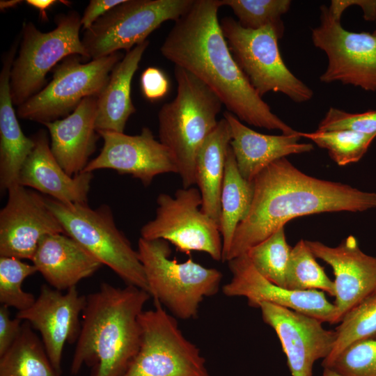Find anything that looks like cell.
<instances>
[{"label":"cell","instance_id":"ab89813d","mask_svg":"<svg viewBox=\"0 0 376 376\" xmlns=\"http://www.w3.org/2000/svg\"><path fill=\"white\" fill-rule=\"evenodd\" d=\"M354 5L361 8L366 20L376 21V0H333L328 8L335 17L340 19L345 10Z\"/></svg>","mask_w":376,"mask_h":376},{"label":"cell","instance_id":"83f0119b","mask_svg":"<svg viewBox=\"0 0 376 376\" xmlns=\"http://www.w3.org/2000/svg\"><path fill=\"white\" fill-rule=\"evenodd\" d=\"M0 376H60L41 339L28 322L23 321L19 336L0 356Z\"/></svg>","mask_w":376,"mask_h":376},{"label":"cell","instance_id":"836d02e7","mask_svg":"<svg viewBox=\"0 0 376 376\" xmlns=\"http://www.w3.org/2000/svg\"><path fill=\"white\" fill-rule=\"evenodd\" d=\"M37 272L36 267L22 260L0 256V302L1 305L18 311L31 307L36 301L34 295L24 291L22 285L29 276Z\"/></svg>","mask_w":376,"mask_h":376},{"label":"cell","instance_id":"f546056e","mask_svg":"<svg viewBox=\"0 0 376 376\" xmlns=\"http://www.w3.org/2000/svg\"><path fill=\"white\" fill-rule=\"evenodd\" d=\"M285 288L297 291L320 290L335 296L334 282L316 261L304 240H300L291 249Z\"/></svg>","mask_w":376,"mask_h":376},{"label":"cell","instance_id":"ee69618b","mask_svg":"<svg viewBox=\"0 0 376 376\" xmlns=\"http://www.w3.org/2000/svg\"><path fill=\"white\" fill-rule=\"evenodd\" d=\"M374 32L376 33V30Z\"/></svg>","mask_w":376,"mask_h":376},{"label":"cell","instance_id":"484cf974","mask_svg":"<svg viewBox=\"0 0 376 376\" xmlns=\"http://www.w3.org/2000/svg\"><path fill=\"white\" fill-rule=\"evenodd\" d=\"M231 131L224 118L201 147L195 164L196 184L202 198L201 210L219 224L220 196Z\"/></svg>","mask_w":376,"mask_h":376},{"label":"cell","instance_id":"ffe728a7","mask_svg":"<svg viewBox=\"0 0 376 376\" xmlns=\"http://www.w3.org/2000/svg\"><path fill=\"white\" fill-rule=\"evenodd\" d=\"M97 115V97H87L68 116L43 124L53 155L70 176L83 172L96 150L100 137L95 128Z\"/></svg>","mask_w":376,"mask_h":376},{"label":"cell","instance_id":"f1b7e54d","mask_svg":"<svg viewBox=\"0 0 376 376\" xmlns=\"http://www.w3.org/2000/svg\"><path fill=\"white\" fill-rule=\"evenodd\" d=\"M331 352L322 363L328 367L347 347L363 340L376 339V291L348 311L334 330Z\"/></svg>","mask_w":376,"mask_h":376},{"label":"cell","instance_id":"603a6c76","mask_svg":"<svg viewBox=\"0 0 376 376\" xmlns=\"http://www.w3.org/2000/svg\"><path fill=\"white\" fill-rule=\"evenodd\" d=\"M17 37L2 57L0 72V189L8 191L19 185L22 167L32 152L35 142L22 132L13 108L10 93V70L17 47Z\"/></svg>","mask_w":376,"mask_h":376},{"label":"cell","instance_id":"d6a6232c","mask_svg":"<svg viewBox=\"0 0 376 376\" xmlns=\"http://www.w3.org/2000/svg\"><path fill=\"white\" fill-rule=\"evenodd\" d=\"M221 6L230 8L244 28L259 29L272 26L279 38L284 33L281 17L290 9V0H220Z\"/></svg>","mask_w":376,"mask_h":376},{"label":"cell","instance_id":"7402d4cb","mask_svg":"<svg viewBox=\"0 0 376 376\" xmlns=\"http://www.w3.org/2000/svg\"><path fill=\"white\" fill-rule=\"evenodd\" d=\"M224 118L230 127V146L239 171L249 182L274 161L313 149L311 143L299 142L298 131L293 134H265L247 127L228 111L224 113Z\"/></svg>","mask_w":376,"mask_h":376},{"label":"cell","instance_id":"5bb4252c","mask_svg":"<svg viewBox=\"0 0 376 376\" xmlns=\"http://www.w3.org/2000/svg\"><path fill=\"white\" fill-rule=\"evenodd\" d=\"M7 191L0 211V256L31 260L45 236L65 231L45 196L21 185Z\"/></svg>","mask_w":376,"mask_h":376},{"label":"cell","instance_id":"d4e9b609","mask_svg":"<svg viewBox=\"0 0 376 376\" xmlns=\"http://www.w3.org/2000/svg\"><path fill=\"white\" fill-rule=\"evenodd\" d=\"M148 45L147 40L134 47L113 68L107 86L97 97V132H124L129 118L136 111L131 97L132 78Z\"/></svg>","mask_w":376,"mask_h":376},{"label":"cell","instance_id":"6da1fadb","mask_svg":"<svg viewBox=\"0 0 376 376\" xmlns=\"http://www.w3.org/2000/svg\"><path fill=\"white\" fill-rule=\"evenodd\" d=\"M220 0H194L174 22L160 52L209 87L227 111L249 125L297 132L275 115L249 83L234 59L218 19Z\"/></svg>","mask_w":376,"mask_h":376},{"label":"cell","instance_id":"60d3db41","mask_svg":"<svg viewBox=\"0 0 376 376\" xmlns=\"http://www.w3.org/2000/svg\"><path fill=\"white\" fill-rule=\"evenodd\" d=\"M62 1L56 0H26L25 3L36 9L39 12L40 19L42 21H48L47 10L51 8L56 3Z\"/></svg>","mask_w":376,"mask_h":376},{"label":"cell","instance_id":"b9f144b4","mask_svg":"<svg viewBox=\"0 0 376 376\" xmlns=\"http://www.w3.org/2000/svg\"><path fill=\"white\" fill-rule=\"evenodd\" d=\"M23 1L21 0H1L0 1V10L2 11L17 7L21 4Z\"/></svg>","mask_w":376,"mask_h":376},{"label":"cell","instance_id":"e575fe53","mask_svg":"<svg viewBox=\"0 0 376 376\" xmlns=\"http://www.w3.org/2000/svg\"><path fill=\"white\" fill-rule=\"evenodd\" d=\"M328 367L343 376H376V339L351 345Z\"/></svg>","mask_w":376,"mask_h":376},{"label":"cell","instance_id":"f35d334b","mask_svg":"<svg viewBox=\"0 0 376 376\" xmlns=\"http://www.w3.org/2000/svg\"><path fill=\"white\" fill-rule=\"evenodd\" d=\"M124 0H91L81 17L82 29L88 30L102 15Z\"/></svg>","mask_w":376,"mask_h":376},{"label":"cell","instance_id":"9a60e30c","mask_svg":"<svg viewBox=\"0 0 376 376\" xmlns=\"http://www.w3.org/2000/svg\"><path fill=\"white\" fill-rule=\"evenodd\" d=\"M103 140L99 155L90 160L83 172L112 169L129 174L148 186L158 175L178 173V167L168 148L157 140L148 127L139 134L98 131Z\"/></svg>","mask_w":376,"mask_h":376},{"label":"cell","instance_id":"d6986e66","mask_svg":"<svg viewBox=\"0 0 376 376\" xmlns=\"http://www.w3.org/2000/svg\"><path fill=\"white\" fill-rule=\"evenodd\" d=\"M306 243L315 258L333 269L339 323L348 311L376 291V257L365 253L353 235L334 247L319 241L306 240Z\"/></svg>","mask_w":376,"mask_h":376},{"label":"cell","instance_id":"7bdbcfd3","mask_svg":"<svg viewBox=\"0 0 376 376\" xmlns=\"http://www.w3.org/2000/svg\"><path fill=\"white\" fill-rule=\"evenodd\" d=\"M322 376H343V375L339 373L338 372H337L336 370H335L334 369L329 367H327V368H324Z\"/></svg>","mask_w":376,"mask_h":376},{"label":"cell","instance_id":"8992f818","mask_svg":"<svg viewBox=\"0 0 376 376\" xmlns=\"http://www.w3.org/2000/svg\"><path fill=\"white\" fill-rule=\"evenodd\" d=\"M45 201L66 235L109 267L127 285L149 293L137 250L118 228L109 205L91 208L88 203H61L50 197H45Z\"/></svg>","mask_w":376,"mask_h":376},{"label":"cell","instance_id":"1f68e13d","mask_svg":"<svg viewBox=\"0 0 376 376\" xmlns=\"http://www.w3.org/2000/svg\"><path fill=\"white\" fill-rule=\"evenodd\" d=\"M301 137L314 142L327 150L329 157L338 166L359 161L367 152L375 135L364 134L350 130L299 132Z\"/></svg>","mask_w":376,"mask_h":376},{"label":"cell","instance_id":"4dcf8cb0","mask_svg":"<svg viewBox=\"0 0 376 376\" xmlns=\"http://www.w3.org/2000/svg\"><path fill=\"white\" fill-rule=\"evenodd\" d=\"M291 249L286 241L285 228L282 227L267 239L251 247L245 254L263 277L285 288Z\"/></svg>","mask_w":376,"mask_h":376},{"label":"cell","instance_id":"4316f807","mask_svg":"<svg viewBox=\"0 0 376 376\" xmlns=\"http://www.w3.org/2000/svg\"><path fill=\"white\" fill-rule=\"evenodd\" d=\"M253 194V183L242 176L230 146L220 196L219 230L223 244L222 262H225L237 226L250 209Z\"/></svg>","mask_w":376,"mask_h":376},{"label":"cell","instance_id":"30bf717a","mask_svg":"<svg viewBox=\"0 0 376 376\" xmlns=\"http://www.w3.org/2000/svg\"><path fill=\"white\" fill-rule=\"evenodd\" d=\"M139 316V350L123 376H210L200 350L158 301Z\"/></svg>","mask_w":376,"mask_h":376},{"label":"cell","instance_id":"74e56055","mask_svg":"<svg viewBox=\"0 0 376 376\" xmlns=\"http://www.w3.org/2000/svg\"><path fill=\"white\" fill-rule=\"evenodd\" d=\"M23 321L18 318L12 319L9 307L0 306V356L3 355L19 336Z\"/></svg>","mask_w":376,"mask_h":376},{"label":"cell","instance_id":"4fadbf2b","mask_svg":"<svg viewBox=\"0 0 376 376\" xmlns=\"http://www.w3.org/2000/svg\"><path fill=\"white\" fill-rule=\"evenodd\" d=\"M320 24L312 29L313 45L327 57L324 83L340 82L376 91V33L345 29L328 6H320Z\"/></svg>","mask_w":376,"mask_h":376},{"label":"cell","instance_id":"e0dca14e","mask_svg":"<svg viewBox=\"0 0 376 376\" xmlns=\"http://www.w3.org/2000/svg\"><path fill=\"white\" fill-rule=\"evenodd\" d=\"M258 308L265 323L276 332L292 376H313L314 363L332 350L335 333L320 320L272 303Z\"/></svg>","mask_w":376,"mask_h":376},{"label":"cell","instance_id":"277c9868","mask_svg":"<svg viewBox=\"0 0 376 376\" xmlns=\"http://www.w3.org/2000/svg\"><path fill=\"white\" fill-rule=\"evenodd\" d=\"M177 93L158 113L159 141L171 153L183 188L196 184L198 152L217 127L222 102L216 94L187 70L175 65Z\"/></svg>","mask_w":376,"mask_h":376},{"label":"cell","instance_id":"44dd1931","mask_svg":"<svg viewBox=\"0 0 376 376\" xmlns=\"http://www.w3.org/2000/svg\"><path fill=\"white\" fill-rule=\"evenodd\" d=\"M32 137L35 146L21 171L19 185L61 203H88L93 173L69 175L51 151L47 132L40 130Z\"/></svg>","mask_w":376,"mask_h":376},{"label":"cell","instance_id":"52a82bcc","mask_svg":"<svg viewBox=\"0 0 376 376\" xmlns=\"http://www.w3.org/2000/svg\"><path fill=\"white\" fill-rule=\"evenodd\" d=\"M56 27L39 30L32 22H24L19 49L10 70V93L19 107L39 93L46 84V75L59 61L73 54L90 59L79 36L81 16L76 10L58 14Z\"/></svg>","mask_w":376,"mask_h":376},{"label":"cell","instance_id":"3957f363","mask_svg":"<svg viewBox=\"0 0 376 376\" xmlns=\"http://www.w3.org/2000/svg\"><path fill=\"white\" fill-rule=\"evenodd\" d=\"M150 297L133 285L118 288L105 282L87 295L71 374L87 365L91 376H123L139 350V316Z\"/></svg>","mask_w":376,"mask_h":376},{"label":"cell","instance_id":"8fae6325","mask_svg":"<svg viewBox=\"0 0 376 376\" xmlns=\"http://www.w3.org/2000/svg\"><path fill=\"white\" fill-rule=\"evenodd\" d=\"M194 0H124L85 31L82 44L91 60L120 50L130 51L147 40L164 22H175Z\"/></svg>","mask_w":376,"mask_h":376},{"label":"cell","instance_id":"d590c367","mask_svg":"<svg viewBox=\"0 0 376 376\" xmlns=\"http://www.w3.org/2000/svg\"><path fill=\"white\" fill-rule=\"evenodd\" d=\"M318 130H350L376 136V110L349 113L330 107L318 124Z\"/></svg>","mask_w":376,"mask_h":376},{"label":"cell","instance_id":"cb8c5ba5","mask_svg":"<svg viewBox=\"0 0 376 376\" xmlns=\"http://www.w3.org/2000/svg\"><path fill=\"white\" fill-rule=\"evenodd\" d=\"M52 288L63 291L76 287L102 264L77 241L65 233L45 236L31 260Z\"/></svg>","mask_w":376,"mask_h":376},{"label":"cell","instance_id":"7a4b0ae2","mask_svg":"<svg viewBox=\"0 0 376 376\" xmlns=\"http://www.w3.org/2000/svg\"><path fill=\"white\" fill-rule=\"evenodd\" d=\"M252 183L250 209L236 229L225 262L245 253L295 218L376 208V192L312 177L286 157L267 166Z\"/></svg>","mask_w":376,"mask_h":376},{"label":"cell","instance_id":"ac0fdd59","mask_svg":"<svg viewBox=\"0 0 376 376\" xmlns=\"http://www.w3.org/2000/svg\"><path fill=\"white\" fill-rule=\"evenodd\" d=\"M86 302V296L79 295L76 287L63 293L49 285H42L33 304L16 315L40 333L48 357L59 375L65 344L76 343L79 338V316Z\"/></svg>","mask_w":376,"mask_h":376},{"label":"cell","instance_id":"5b68a950","mask_svg":"<svg viewBox=\"0 0 376 376\" xmlns=\"http://www.w3.org/2000/svg\"><path fill=\"white\" fill-rule=\"evenodd\" d=\"M137 252L149 294L175 318H196L204 298L219 290L223 277L219 270L204 267L192 259L178 263L170 258L169 243L164 240L140 237Z\"/></svg>","mask_w":376,"mask_h":376},{"label":"cell","instance_id":"8d00e7d4","mask_svg":"<svg viewBox=\"0 0 376 376\" xmlns=\"http://www.w3.org/2000/svg\"><path fill=\"white\" fill-rule=\"evenodd\" d=\"M141 87L146 99L155 101L166 95L169 83L166 76L160 69L149 67L141 74Z\"/></svg>","mask_w":376,"mask_h":376},{"label":"cell","instance_id":"7c38bea8","mask_svg":"<svg viewBox=\"0 0 376 376\" xmlns=\"http://www.w3.org/2000/svg\"><path fill=\"white\" fill-rule=\"evenodd\" d=\"M157 203L155 217L141 227V237L164 240L181 252L201 251L216 261H222L219 226L202 212L198 189L182 187L173 196L162 193Z\"/></svg>","mask_w":376,"mask_h":376},{"label":"cell","instance_id":"2e32d148","mask_svg":"<svg viewBox=\"0 0 376 376\" xmlns=\"http://www.w3.org/2000/svg\"><path fill=\"white\" fill-rule=\"evenodd\" d=\"M227 263L232 277L222 286L226 296L244 297L249 306L254 308H258L262 302H268L322 322L338 323L336 307L327 299L323 291H297L279 286L259 274L245 253Z\"/></svg>","mask_w":376,"mask_h":376},{"label":"cell","instance_id":"ba28073f","mask_svg":"<svg viewBox=\"0 0 376 376\" xmlns=\"http://www.w3.org/2000/svg\"><path fill=\"white\" fill-rule=\"evenodd\" d=\"M219 22L234 59L261 97L269 92L281 93L296 103L313 97V91L285 64L274 28L249 29L229 17Z\"/></svg>","mask_w":376,"mask_h":376},{"label":"cell","instance_id":"9c48e42d","mask_svg":"<svg viewBox=\"0 0 376 376\" xmlns=\"http://www.w3.org/2000/svg\"><path fill=\"white\" fill-rule=\"evenodd\" d=\"M123 57L117 52L82 63L85 59L80 55L67 56L54 68L50 82L17 107V116L43 125L68 116L84 98L100 95Z\"/></svg>","mask_w":376,"mask_h":376}]
</instances>
